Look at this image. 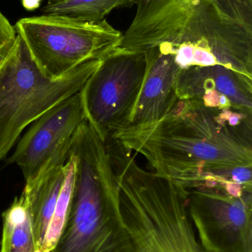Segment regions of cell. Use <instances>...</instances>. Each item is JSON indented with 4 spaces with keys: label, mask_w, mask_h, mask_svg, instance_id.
<instances>
[{
    "label": "cell",
    "mask_w": 252,
    "mask_h": 252,
    "mask_svg": "<svg viewBox=\"0 0 252 252\" xmlns=\"http://www.w3.org/2000/svg\"><path fill=\"white\" fill-rule=\"evenodd\" d=\"M110 139L184 189L226 169L252 166V115L195 100H178L159 121L123 129Z\"/></svg>",
    "instance_id": "1"
},
{
    "label": "cell",
    "mask_w": 252,
    "mask_h": 252,
    "mask_svg": "<svg viewBox=\"0 0 252 252\" xmlns=\"http://www.w3.org/2000/svg\"><path fill=\"white\" fill-rule=\"evenodd\" d=\"M73 194L66 224L50 252H137L124 224L109 148L84 120L72 135Z\"/></svg>",
    "instance_id": "2"
},
{
    "label": "cell",
    "mask_w": 252,
    "mask_h": 252,
    "mask_svg": "<svg viewBox=\"0 0 252 252\" xmlns=\"http://www.w3.org/2000/svg\"><path fill=\"white\" fill-rule=\"evenodd\" d=\"M124 226L137 252H206L191 220L186 191L141 167L128 151H110Z\"/></svg>",
    "instance_id": "3"
},
{
    "label": "cell",
    "mask_w": 252,
    "mask_h": 252,
    "mask_svg": "<svg viewBox=\"0 0 252 252\" xmlns=\"http://www.w3.org/2000/svg\"><path fill=\"white\" fill-rule=\"evenodd\" d=\"M101 59L89 61L59 78L43 73L22 37L0 63V161L25 128L52 108L81 91Z\"/></svg>",
    "instance_id": "4"
},
{
    "label": "cell",
    "mask_w": 252,
    "mask_h": 252,
    "mask_svg": "<svg viewBox=\"0 0 252 252\" xmlns=\"http://www.w3.org/2000/svg\"><path fill=\"white\" fill-rule=\"evenodd\" d=\"M181 69L222 65L252 78V0L193 4L180 32L159 46Z\"/></svg>",
    "instance_id": "5"
},
{
    "label": "cell",
    "mask_w": 252,
    "mask_h": 252,
    "mask_svg": "<svg viewBox=\"0 0 252 252\" xmlns=\"http://www.w3.org/2000/svg\"><path fill=\"white\" fill-rule=\"evenodd\" d=\"M37 66L49 78L101 59L119 47L123 33L106 19L85 22L61 15L22 18L15 25Z\"/></svg>",
    "instance_id": "6"
},
{
    "label": "cell",
    "mask_w": 252,
    "mask_h": 252,
    "mask_svg": "<svg viewBox=\"0 0 252 252\" xmlns=\"http://www.w3.org/2000/svg\"><path fill=\"white\" fill-rule=\"evenodd\" d=\"M146 67L144 53L116 47L102 58L79 92L86 121L105 142L128 125Z\"/></svg>",
    "instance_id": "7"
},
{
    "label": "cell",
    "mask_w": 252,
    "mask_h": 252,
    "mask_svg": "<svg viewBox=\"0 0 252 252\" xmlns=\"http://www.w3.org/2000/svg\"><path fill=\"white\" fill-rule=\"evenodd\" d=\"M184 189L191 220L206 252H252V192L235 195L206 187Z\"/></svg>",
    "instance_id": "8"
},
{
    "label": "cell",
    "mask_w": 252,
    "mask_h": 252,
    "mask_svg": "<svg viewBox=\"0 0 252 252\" xmlns=\"http://www.w3.org/2000/svg\"><path fill=\"white\" fill-rule=\"evenodd\" d=\"M85 120L80 93L68 97L34 121L18 141L9 164H16L25 182L49 163L68 158L72 135Z\"/></svg>",
    "instance_id": "9"
},
{
    "label": "cell",
    "mask_w": 252,
    "mask_h": 252,
    "mask_svg": "<svg viewBox=\"0 0 252 252\" xmlns=\"http://www.w3.org/2000/svg\"><path fill=\"white\" fill-rule=\"evenodd\" d=\"M176 93L179 100L252 115V78L222 65L181 69Z\"/></svg>",
    "instance_id": "10"
},
{
    "label": "cell",
    "mask_w": 252,
    "mask_h": 252,
    "mask_svg": "<svg viewBox=\"0 0 252 252\" xmlns=\"http://www.w3.org/2000/svg\"><path fill=\"white\" fill-rule=\"evenodd\" d=\"M144 53L146 59L144 79L136 107L125 128L159 121L179 100L176 87L181 69L175 62L174 57L158 47Z\"/></svg>",
    "instance_id": "11"
},
{
    "label": "cell",
    "mask_w": 252,
    "mask_h": 252,
    "mask_svg": "<svg viewBox=\"0 0 252 252\" xmlns=\"http://www.w3.org/2000/svg\"><path fill=\"white\" fill-rule=\"evenodd\" d=\"M65 164L41 169L36 176L25 182L22 194L32 219L36 239L43 252L65 178Z\"/></svg>",
    "instance_id": "12"
},
{
    "label": "cell",
    "mask_w": 252,
    "mask_h": 252,
    "mask_svg": "<svg viewBox=\"0 0 252 252\" xmlns=\"http://www.w3.org/2000/svg\"><path fill=\"white\" fill-rule=\"evenodd\" d=\"M1 218L0 252H43L37 244L31 213L22 193L4 210Z\"/></svg>",
    "instance_id": "13"
},
{
    "label": "cell",
    "mask_w": 252,
    "mask_h": 252,
    "mask_svg": "<svg viewBox=\"0 0 252 252\" xmlns=\"http://www.w3.org/2000/svg\"><path fill=\"white\" fill-rule=\"evenodd\" d=\"M136 0H62L49 2L43 14L61 15L85 22H99L118 7H131Z\"/></svg>",
    "instance_id": "14"
},
{
    "label": "cell",
    "mask_w": 252,
    "mask_h": 252,
    "mask_svg": "<svg viewBox=\"0 0 252 252\" xmlns=\"http://www.w3.org/2000/svg\"><path fill=\"white\" fill-rule=\"evenodd\" d=\"M65 178L58 199L56 211L50 223L43 247V252H50L60 238L68 220L73 194L75 162L72 157H68L65 166Z\"/></svg>",
    "instance_id": "15"
},
{
    "label": "cell",
    "mask_w": 252,
    "mask_h": 252,
    "mask_svg": "<svg viewBox=\"0 0 252 252\" xmlns=\"http://www.w3.org/2000/svg\"><path fill=\"white\" fill-rule=\"evenodd\" d=\"M17 36L15 27L0 12V63L11 49Z\"/></svg>",
    "instance_id": "16"
},
{
    "label": "cell",
    "mask_w": 252,
    "mask_h": 252,
    "mask_svg": "<svg viewBox=\"0 0 252 252\" xmlns=\"http://www.w3.org/2000/svg\"><path fill=\"white\" fill-rule=\"evenodd\" d=\"M41 1L42 0H22V4L27 10L32 11L41 5Z\"/></svg>",
    "instance_id": "17"
},
{
    "label": "cell",
    "mask_w": 252,
    "mask_h": 252,
    "mask_svg": "<svg viewBox=\"0 0 252 252\" xmlns=\"http://www.w3.org/2000/svg\"><path fill=\"white\" fill-rule=\"evenodd\" d=\"M186 1L192 3V4H198L200 1H206V0H186Z\"/></svg>",
    "instance_id": "18"
},
{
    "label": "cell",
    "mask_w": 252,
    "mask_h": 252,
    "mask_svg": "<svg viewBox=\"0 0 252 252\" xmlns=\"http://www.w3.org/2000/svg\"><path fill=\"white\" fill-rule=\"evenodd\" d=\"M62 1V0H50V2H54V1Z\"/></svg>",
    "instance_id": "19"
}]
</instances>
